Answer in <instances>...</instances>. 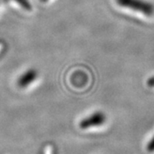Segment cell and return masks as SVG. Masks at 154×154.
<instances>
[{
  "label": "cell",
  "mask_w": 154,
  "mask_h": 154,
  "mask_svg": "<svg viewBox=\"0 0 154 154\" xmlns=\"http://www.w3.org/2000/svg\"><path fill=\"white\" fill-rule=\"evenodd\" d=\"M117 5L123 8L140 12L147 17L154 15V5L146 0H116Z\"/></svg>",
  "instance_id": "obj_1"
},
{
  "label": "cell",
  "mask_w": 154,
  "mask_h": 154,
  "mask_svg": "<svg viewBox=\"0 0 154 154\" xmlns=\"http://www.w3.org/2000/svg\"><path fill=\"white\" fill-rule=\"evenodd\" d=\"M106 122V116L102 111H96L92 115L83 118L79 123V127L82 129H88L94 127H99L103 125Z\"/></svg>",
  "instance_id": "obj_2"
},
{
  "label": "cell",
  "mask_w": 154,
  "mask_h": 154,
  "mask_svg": "<svg viewBox=\"0 0 154 154\" xmlns=\"http://www.w3.org/2000/svg\"><path fill=\"white\" fill-rule=\"evenodd\" d=\"M37 77H38L37 70L33 69H28L19 77V79L17 81V84L20 88H27V87H28V85H30L31 83L33 82L37 79Z\"/></svg>",
  "instance_id": "obj_3"
},
{
  "label": "cell",
  "mask_w": 154,
  "mask_h": 154,
  "mask_svg": "<svg viewBox=\"0 0 154 154\" xmlns=\"http://www.w3.org/2000/svg\"><path fill=\"white\" fill-rule=\"evenodd\" d=\"M16 1H17L20 5H22L24 9H26V10H31V5H30L28 0H16Z\"/></svg>",
  "instance_id": "obj_4"
},
{
  "label": "cell",
  "mask_w": 154,
  "mask_h": 154,
  "mask_svg": "<svg viewBox=\"0 0 154 154\" xmlns=\"http://www.w3.org/2000/svg\"><path fill=\"white\" fill-rule=\"evenodd\" d=\"M146 150L150 152H154V136L152 139L151 140L149 141L147 146H146Z\"/></svg>",
  "instance_id": "obj_5"
},
{
  "label": "cell",
  "mask_w": 154,
  "mask_h": 154,
  "mask_svg": "<svg viewBox=\"0 0 154 154\" xmlns=\"http://www.w3.org/2000/svg\"><path fill=\"white\" fill-rule=\"evenodd\" d=\"M147 85L150 88H154V76L149 78L147 81Z\"/></svg>",
  "instance_id": "obj_6"
},
{
  "label": "cell",
  "mask_w": 154,
  "mask_h": 154,
  "mask_svg": "<svg viewBox=\"0 0 154 154\" xmlns=\"http://www.w3.org/2000/svg\"><path fill=\"white\" fill-rule=\"evenodd\" d=\"M41 2H43V3H45V2H47L48 0H40Z\"/></svg>",
  "instance_id": "obj_7"
}]
</instances>
